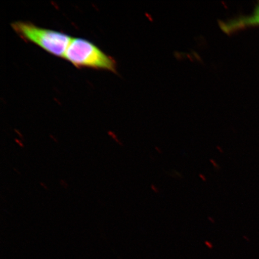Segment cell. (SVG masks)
Masks as SVG:
<instances>
[{
	"mask_svg": "<svg viewBox=\"0 0 259 259\" xmlns=\"http://www.w3.org/2000/svg\"><path fill=\"white\" fill-rule=\"evenodd\" d=\"M210 161L211 162V163L212 164L213 167L215 168V169H220V167L218 163H217V162H215L213 159L210 160Z\"/></svg>",
	"mask_w": 259,
	"mask_h": 259,
	"instance_id": "cell-4",
	"label": "cell"
},
{
	"mask_svg": "<svg viewBox=\"0 0 259 259\" xmlns=\"http://www.w3.org/2000/svg\"><path fill=\"white\" fill-rule=\"evenodd\" d=\"M200 177H201V179H202V180H203V181H206V178H205V177H204V176H203V175H202H202H201V174H200Z\"/></svg>",
	"mask_w": 259,
	"mask_h": 259,
	"instance_id": "cell-5",
	"label": "cell"
},
{
	"mask_svg": "<svg viewBox=\"0 0 259 259\" xmlns=\"http://www.w3.org/2000/svg\"><path fill=\"white\" fill-rule=\"evenodd\" d=\"M64 58L77 68L116 72V61L92 41L82 38H72Z\"/></svg>",
	"mask_w": 259,
	"mask_h": 259,
	"instance_id": "cell-2",
	"label": "cell"
},
{
	"mask_svg": "<svg viewBox=\"0 0 259 259\" xmlns=\"http://www.w3.org/2000/svg\"><path fill=\"white\" fill-rule=\"evenodd\" d=\"M14 30L25 41L37 45L54 56L64 58L72 38L63 32L38 27L30 22L15 21Z\"/></svg>",
	"mask_w": 259,
	"mask_h": 259,
	"instance_id": "cell-1",
	"label": "cell"
},
{
	"mask_svg": "<svg viewBox=\"0 0 259 259\" xmlns=\"http://www.w3.org/2000/svg\"><path fill=\"white\" fill-rule=\"evenodd\" d=\"M219 25L222 30L228 34L240 29L259 25V3L251 15L241 16L226 22H220Z\"/></svg>",
	"mask_w": 259,
	"mask_h": 259,
	"instance_id": "cell-3",
	"label": "cell"
}]
</instances>
